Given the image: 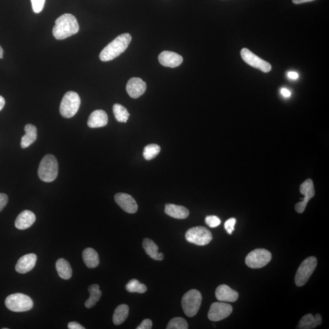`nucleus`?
<instances>
[{"label": "nucleus", "mask_w": 329, "mask_h": 329, "mask_svg": "<svg viewBox=\"0 0 329 329\" xmlns=\"http://www.w3.org/2000/svg\"><path fill=\"white\" fill-rule=\"evenodd\" d=\"M81 105V98L76 92L70 91L64 95L60 105V113L64 118H70L76 114Z\"/></svg>", "instance_id": "4"}, {"label": "nucleus", "mask_w": 329, "mask_h": 329, "mask_svg": "<svg viewBox=\"0 0 329 329\" xmlns=\"http://www.w3.org/2000/svg\"><path fill=\"white\" fill-rule=\"evenodd\" d=\"M281 94L284 97L288 98L291 96V92L288 90V89L285 88H283L281 89Z\"/></svg>", "instance_id": "39"}, {"label": "nucleus", "mask_w": 329, "mask_h": 329, "mask_svg": "<svg viewBox=\"0 0 329 329\" xmlns=\"http://www.w3.org/2000/svg\"><path fill=\"white\" fill-rule=\"evenodd\" d=\"M36 221V215L30 211H24L16 218L15 226L19 230L29 228Z\"/></svg>", "instance_id": "18"}, {"label": "nucleus", "mask_w": 329, "mask_h": 329, "mask_svg": "<svg viewBox=\"0 0 329 329\" xmlns=\"http://www.w3.org/2000/svg\"><path fill=\"white\" fill-rule=\"evenodd\" d=\"M159 63L166 67L175 68L183 62V57L174 52L165 51L159 56Z\"/></svg>", "instance_id": "16"}, {"label": "nucleus", "mask_w": 329, "mask_h": 329, "mask_svg": "<svg viewBox=\"0 0 329 329\" xmlns=\"http://www.w3.org/2000/svg\"><path fill=\"white\" fill-rule=\"evenodd\" d=\"M58 168L56 158L53 155H46L40 163L38 170L40 180L45 183L53 182L57 176Z\"/></svg>", "instance_id": "3"}, {"label": "nucleus", "mask_w": 329, "mask_h": 329, "mask_svg": "<svg viewBox=\"0 0 329 329\" xmlns=\"http://www.w3.org/2000/svg\"><path fill=\"white\" fill-rule=\"evenodd\" d=\"M3 57V50L1 46H0V59H2Z\"/></svg>", "instance_id": "43"}, {"label": "nucleus", "mask_w": 329, "mask_h": 329, "mask_svg": "<svg viewBox=\"0 0 329 329\" xmlns=\"http://www.w3.org/2000/svg\"><path fill=\"white\" fill-rule=\"evenodd\" d=\"M272 258L270 251L264 249H256L248 254L245 263L251 268H261L268 264Z\"/></svg>", "instance_id": "8"}, {"label": "nucleus", "mask_w": 329, "mask_h": 329, "mask_svg": "<svg viewBox=\"0 0 329 329\" xmlns=\"http://www.w3.org/2000/svg\"><path fill=\"white\" fill-rule=\"evenodd\" d=\"M126 288L130 293H144L147 290L146 286L141 284L137 279H132L128 283Z\"/></svg>", "instance_id": "28"}, {"label": "nucleus", "mask_w": 329, "mask_h": 329, "mask_svg": "<svg viewBox=\"0 0 329 329\" xmlns=\"http://www.w3.org/2000/svg\"><path fill=\"white\" fill-rule=\"evenodd\" d=\"M108 123V116L103 110H97L92 112L89 116L87 125L91 128L105 127Z\"/></svg>", "instance_id": "19"}, {"label": "nucleus", "mask_w": 329, "mask_h": 329, "mask_svg": "<svg viewBox=\"0 0 329 329\" xmlns=\"http://www.w3.org/2000/svg\"><path fill=\"white\" fill-rule=\"evenodd\" d=\"M25 135L21 138V147L23 149L26 148L35 142L38 138V130L35 126L27 124L24 127Z\"/></svg>", "instance_id": "21"}, {"label": "nucleus", "mask_w": 329, "mask_h": 329, "mask_svg": "<svg viewBox=\"0 0 329 329\" xmlns=\"http://www.w3.org/2000/svg\"><path fill=\"white\" fill-rule=\"evenodd\" d=\"M115 201L123 210L128 214L136 213L138 205L135 200L127 193H118L115 196Z\"/></svg>", "instance_id": "13"}, {"label": "nucleus", "mask_w": 329, "mask_h": 329, "mask_svg": "<svg viewBox=\"0 0 329 329\" xmlns=\"http://www.w3.org/2000/svg\"><path fill=\"white\" fill-rule=\"evenodd\" d=\"M79 26L74 15L65 14L61 15L55 21L53 35L57 40H63L78 33Z\"/></svg>", "instance_id": "1"}, {"label": "nucleus", "mask_w": 329, "mask_h": 329, "mask_svg": "<svg viewBox=\"0 0 329 329\" xmlns=\"http://www.w3.org/2000/svg\"><path fill=\"white\" fill-rule=\"evenodd\" d=\"M113 112L115 119L118 122L127 123L130 116L127 109L119 104H115L113 105Z\"/></svg>", "instance_id": "27"}, {"label": "nucleus", "mask_w": 329, "mask_h": 329, "mask_svg": "<svg viewBox=\"0 0 329 329\" xmlns=\"http://www.w3.org/2000/svg\"><path fill=\"white\" fill-rule=\"evenodd\" d=\"M288 76L289 78L293 80H296L299 78V75H298V73L294 72H289L288 73Z\"/></svg>", "instance_id": "38"}, {"label": "nucleus", "mask_w": 329, "mask_h": 329, "mask_svg": "<svg viewBox=\"0 0 329 329\" xmlns=\"http://www.w3.org/2000/svg\"><path fill=\"white\" fill-rule=\"evenodd\" d=\"M8 202V196L5 193H0V212L7 205Z\"/></svg>", "instance_id": "36"}, {"label": "nucleus", "mask_w": 329, "mask_h": 329, "mask_svg": "<svg viewBox=\"0 0 329 329\" xmlns=\"http://www.w3.org/2000/svg\"><path fill=\"white\" fill-rule=\"evenodd\" d=\"M88 291L90 293V297L85 301V306L87 309H91L96 305L98 301H100L102 293H101L99 285L98 284L89 286Z\"/></svg>", "instance_id": "25"}, {"label": "nucleus", "mask_w": 329, "mask_h": 329, "mask_svg": "<svg viewBox=\"0 0 329 329\" xmlns=\"http://www.w3.org/2000/svg\"><path fill=\"white\" fill-rule=\"evenodd\" d=\"M189 328L188 323L185 319L176 317L171 319L167 325V329H187Z\"/></svg>", "instance_id": "31"}, {"label": "nucleus", "mask_w": 329, "mask_h": 329, "mask_svg": "<svg viewBox=\"0 0 329 329\" xmlns=\"http://www.w3.org/2000/svg\"><path fill=\"white\" fill-rule=\"evenodd\" d=\"M314 318H315L316 324H317V325H321L322 323L321 316L319 314H316L315 316H314Z\"/></svg>", "instance_id": "40"}, {"label": "nucleus", "mask_w": 329, "mask_h": 329, "mask_svg": "<svg viewBox=\"0 0 329 329\" xmlns=\"http://www.w3.org/2000/svg\"><path fill=\"white\" fill-rule=\"evenodd\" d=\"M232 307L224 303H214L212 304L208 313V318L212 321L223 320L231 314Z\"/></svg>", "instance_id": "11"}, {"label": "nucleus", "mask_w": 329, "mask_h": 329, "mask_svg": "<svg viewBox=\"0 0 329 329\" xmlns=\"http://www.w3.org/2000/svg\"><path fill=\"white\" fill-rule=\"evenodd\" d=\"M37 256L35 254L24 255L18 260L15 270L18 273L25 274L32 271L36 265Z\"/></svg>", "instance_id": "17"}, {"label": "nucleus", "mask_w": 329, "mask_h": 329, "mask_svg": "<svg viewBox=\"0 0 329 329\" xmlns=\"http://www.w3.org/2000/svg\"><path fill=\"white\" fill-rule=\"evenodd\" d=\"M32 1L33 10L36 14L42 12L44 8L45 0H31Z\"/></svg>", "instance_id": "33"}, {"label": "nucleus", "mask_w": 329, "mask_h": 329, "mask_svg": "<svg viewBox=\"0 0 329 329\" xmlns=\"http://www.w3.org/2000/svg\"><path fill=\"white\" fill-rule=\"evenodd\" d=\"M205 223L207 225L212 227V228H214V227H217L220 225L221 224V220L219 218L215 215H210V216H207L205 218Z\"/></svg>", "instance_id": "32"}, {"label": "nucleus", "mask_w": 329, "mask_h": 329, "mask_svg": "<svg viewBox=\"0 0 329 329\" xmlns=\"http://www.w3.org/2000/svg\"><path fill=\"white\" fill-rule=\"evenodd\" d=\"M146 89V82L139 78H132L127 83V91L132 98H139L145 92Z\"/></svg>", "instance_id": "14"}, {"label": "nucleus", "mask_w": 329, "mask_h": 329, "mask_svg": "<svg viewBox=\"0 0 329 329\" xmlns=\"http://www.w3.org/2000/svg\"><path fill=\"white\" fill-rule=\"evenodd\" d=\"M212 238L213 236L210 230L202 226L192 227L186 233L187 241L199 246L207 245L212 241Z\"/></svg>", "instance_id": "9"}, {"label": "nucleus", "mask_w": 329, "mask_h": 329, "mask_svg": "<svg viewBox=\"0 0 329 329\" xmlns=\"http://www.w3.org/2000/svg\"><path fill=\"white\" fill-rule=\"evenodd\" d=\"M202 302V295L197 290H190L184 295L182 306L184 313L189 317H193L199 311Z\"/></svg>", "instance_id": "6"}, {"label": "nucleus", "mask_w": 329, "mask_h": 329, "mask_svg": "<svg viewBox=\"0 0 329 329\" xmlns=\"http://www.w3.org/2000/svg\"><path fill=\"white\" fill-rule=\"evenodd\" d=\"M5 105V98L2 96H0V111L3 109Z\"/></svg>", "instance_id": "42"}, {"label": "nucleus", "mask_w": 329, "mask_h": 329, "mask_svg": "<svg viewBox=\"0 0 329 329\" xmlns=\"http://www.w3.org/2000/svg\"><path fill=\"white\" fill-rule=\"evenodd\" d=\"M161 152V147L158 144H150L144 147L143 151L144 158L147 161H150L155 158L159 153Z\"/></svg>", "instance_id": "30"}, {"label": "nucleus", "mask_w": 329, "mask_h": 329, "mask_svg": "<svg viewBox=\"0 0 329 329\" xmlns=\"http://www.w3.org/2000/svg\"><path fill=\"white\" fill-rule=\"evenodd\" d=\"M82 258L85 265L89 268H95L100 263L99 256L97 252L91 248L85 249L82 253Z\"/></svg>", "instance_id": "23"}, {"label": "nucleus", "mask_w": 329, "mask_h": 329, "mask_svg": "<svg viewBox=\"0 0 329 329\" xmlns=\"http://www.w3.org/2000/svg\"><path fill=\"white\" fill-rule=\"evenodd\" d=\"M68 328L69 329H84L85 327L77 322H70L68 324Z\"/></svg>", "instance_id": "37"}, {"label": "nucleus", "mask_w": 329, "mask_h": 329, "mask_svg": "<svg viewBox=\"0 0 329 329\" xmlns=\"http://www.w3.org/2000/svg\"><path fill=\"white\" fill-rule=\"evenodd\" d=\"M241 56L243 60L248 65L256 68L264 73H268L272 70V66L270 63L256 56L248 48L242 49Z\"/></svg>", "instance_id": "10"}, {"label": "nucleus", "mask_w": 329, "mask_h": 329, "mask_svg": "<svg viewBox=\"0 0 329 329\" xmlns=\"http://www.w3.org/2000/svg\"><path fill=\"white\" fill-rule=\"evenodd\" d=\"M300 192L304 196L303 201L297 203L295 205V210L298 213L302 214L305 211L307 203L315 194L314 185L312 180L308 179L301 184Z\"/></svg>", "instance_id": "12"}, {"label": "nucleus", "mask_w": 329, "mask_h": 329, "mask_svg": "<svg viewBox=\"0 0 329 329\" xmlns=\"http://www.w3.org/2000/svg\"><path fill=\"white\" fill-rule=\"evenodd\" d=\"M56 270L61 278L69 280L72 276V269L70 263L66 260L59 259L56 263Z\"/></svg>", "instance_id": "24"}, {"label": "nucleus", "mask_w": 329, "mask_h": 329, "mask_svg": "<svg viewBox=\"0 0 329 329\" xmlns=\"http://www.w3.org/2000/svg\"><path fill=\"white\" fill-rule=\"evenodd\" d=\"M215 296L221 302L234 303L238 300V293L229 286L223 284L218 286L215 291Z\"/></svg>", "instance_id": "15"}, {"label": "nucleus", "mask_w": 329, "mask_h": 329, "mask_svg": "<svg viewBox=\"0 0 329 329\" xmlns=\"http://www.w3.org/2000/svg\"><path fill=\"white\" fill-rule=\"evenodd\" d=\"M317 266V259L315 257H310L304 260L298 268L295 283L297 287H302L305 285L312 275Z\"/></svg>", "instance_id": "7"}, {"label": "nucleus", "mask_w": 329, "mask_h": 329, "mask_svg": "<svg viewBox=\"0 0 329 329\" xmlns=\"http://www.w3.org/2000/svg\"><path fill=\"white\" fill-rule=\"evenodd\" d=\"M236 222V220L235 218H231L227 220L225 223H224V228H225L227 232L229 235H231L233 230H234Z\"/></svg>", "instance_id": "34"}, {"label": "nucleus", "mask_w": 329, "mask_h": 329, "mask_svg": "<svg viewBox=\"0 0 329 329\" xmlns=\"http://www.w3.org/2000/svg\"><path fill=\"white\" fill-rule=\"evenodd\" d=\"M165 212L169 216L176 219H186L189 215L188 209L184 206L172 204H166Z\"/></svg>", "instance_id": "20"}, {"label": "nucleus", "mask_w": 329, "mask_h": 329, "mask_svg": "<svg viewBox=\"0 0 329 329\" xmlns=\"http://www.w3.org/2000/svg\"><path fill=\"white\" fill-rule=\"evenodd\" d=\"M5 305L12 312H24L33 309V301L26 294L15 293L6 297Z\"/></svg>", "instance_id": "5"}, {"label": "nucleus", "mask_w": 329, "mask_h": 329, "mask_svg": "<svg viewBox=\"0 0 329 329\" xmlns=\"http://www.w3.org/2000/svg\"><path fill=\"white\" fill-rule=\"evenodd\" d=\"M129 310H130V308L126 304H122L116 307L113 315V323L118 325L125 322L129 315Z\"/></svg>", "instance_id": "26"}, {"label": "nucleus", "mask_w": 329, "mask_h": 329, "mask_svg": "<svg viewBox=\"0 0 329 329\" xmlns=\"http://www.w3.org/2000/svg\"><path fill=\"white\" fill-rule=\"evenodd\" d=\"M152 326L153 323L152 320H150L149 319H146L138 325L137 329H151L152 328Z\"/></svg>", "instance_id": "35"}, {"label": "nucleus", "mask_w": 329, "mask_h": 329, "mask_svg": "<svg viewBox=\"0 0 329 329\" xmlns=\"http://www.w3.org/2000/svg\"><path fill=\"white\" fill-rule=\"evenodd\" d=\"M131 41L132 37L129 33L118 36L101 52L100 60L103 62H108L115 59L127 50Z\"/></svg>", "instance_id": "2"}, {"label": "nucleus", "mask_w": 329, "mask_h": 329, "mask_svg": "<svg viewBox=\"0 0 329 329\" xmlns=\"http://www.w3.org/2000/svg\"><path fill=\"white\" fill-rule=\"evenodd\" d=\"M315 1V0H293V3L294 4L299 5L302 3H308Z\"/></svg>", "instance_id": "41"}, {"label": "nucleus", "mask_w": 329, "mask_h": 329, "mask_svg": "<svg viewBox=\"0 0 329 329\" xmlns=\"http://www.w3.org/2000/svg\"><path fill=\"white\" fill-rule=\"evenodd\" d=\"M314 316L307 314L301 318L297 328L301 329H312L317 327Z\"/></svg>", "instance_id": "29"}, {"label": "nucleus", "mask_w": 329, "mask_h": 329, "mask_svg": "<svg viewBox=\"0 0 329 329\" xmlns=\"http://www.w3.org/2000/svg\"><path fill=\"white\" fill-rule=\"evenodd\" d=\"M143 247L146 253L153 259L159 261L164 259V254L159 253L158 246L152 240L144 238L143 241Z\"/></svg>", "instance_id": "22"}]
</instances>
